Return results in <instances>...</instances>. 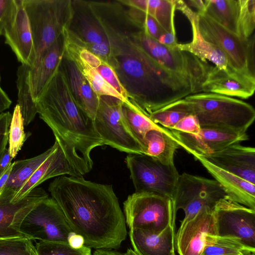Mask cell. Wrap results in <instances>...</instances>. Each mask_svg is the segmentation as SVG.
Returning a JSON list of instances; mask_svg holds the SVG:
<instances>
[{"label": "cell", "mask_w": 255, "mask_h": 255, "mask_svg": "<svg viewBox=\"0 0 255 255\" xmlns=\"http://www.w3.org/2000/svg\"><path fill=\"white\" fill-rule=\"evenodd\" d=\"M73 232L85 245L118 249L126 239L125 217L112 185L85 180L82 176H60L48 187Z\"/></svg>", "instance_id": "1"}, {"label": "cell", "mask_w": 255, "mask_h": 255, "mask_svg": "<svg viewBox=\"0 0 255 255\" xmlns=\"http://www.w3.org/2000/svg\"><path fill=\"white\" fill-rule=\"evenodd\" d=\"M202 157L217 167L255 184L254 147L235 143Z\"/></svg>", "instance_id": "18"}, {"label": "cell", "mask_w": 255, "mask_h": 255, "mask_svg": "<svg viewBox=\"0 0 255 255\" xmlns=\"http://www.w3.org/2000/svg\"><path fill=\"white\" fill-rule=\"evenodd\" d=\"M216 235L241 239L255 249V210L226 199L213 208Z\"/></svg>", "instance_id": "13"}, {"label": "cell", "mask_w": 255, "mask_h": 255, "mask_svg": "<svg viewBox=\"0 0 255 255\" xmlns=\"http://www.w3.org/2000/svg\"><path fill=\"white\" fill-rule=\"evenodd\" d=\"M61 66L35 101L39 117L51 128L67 160L80 176L89 172L91 153L104 145L94 120L77 105Z\"/></svg>", "instance_id": "3"}, {"label": "cell", "mask_w": 255, "mask_h": 255, "mask_svg": "<svg viewBox=\"0 0 255 255\" xmlns=\"http://www.w3.org/2000/svg\"><path fill=\"white\" fill-rule=\"evenodd\" d=\"M31 133L24 131V120L19 106H15L9 125L8 141L9 151L13 158L21 149L25 140Z\"/></svg>", "instance_id": "35"}, {"label": "cell", "mask_w": 255, "mask_h": 255, "mask_svg": "<svg viewBox=\"0 0 255 255\" xmlns=\"http://www.w3.org/2000/svg\"><path fill=\"white\" fill-rule=\"evenodd\" d=\"M30 66L21 64L17 70L16 81L18 90L17 105L19 106L24 120V125L28 126L34 119L37 113L35 102L32 99L28 83Z\"/></svg>", "instance_id": "33"}, {"label": "cell", "mask_w": 255, "mask_h": 255, "mask_svg": "<svg viewBox=\"0 0 255 255\" xmlns=\"http://www.w3.org/2000/svg\"><path fill=\"white\" fill-rule=\"evenodd\" d=\"M129 14L132 22L155 39L165 32L152 17L140 10L131 7Z\"/></svg>", "instance_id": "40"}, {"label": "cell", "mask_w": 255, "mask_h": 255, "mask_svg": "<svg viewBox=\"0 0 255 255\" xmlns=\"http://www.w3.org/2000/svg\"><path fill=\"white\" fill-rule=\"evenodd\" d=\"M124 119L128 129L141 145L145 153V136L150 130L156 128L159 125L154 123L148 116L143 113L133 104L123 103Z\"/></svg>", "instance_id": "32"}, {"label": "cell", "mask_w": 255, "mask_h": 255, "mask_svg": "<svg viewBox=\"0 0 255 255\" xmlns=\"http://www.w3.org/2000/svg\"><path fill=\"white\" fill-rule=\"evenodd\" d=\"M180 147L194 157L206 156L225 147L249 139L246 132L212 128H201L196 134L170 130Z\"/></svg>", "instance_id": "14"}, {"label": "cell", "mask_w": 255, "mask_h": 255, "mask_svg": "<svg viewBox=\"0 0 255 255\" xmlns=\"http://www.w3.org/2000/svg\"><path fill=\"white\" fill-rule=\"evenodd\" d=\"M129 236L134 251L138 255H176L174 225L159 233L131 229Z\"/></svg>", "instance_id": "23"}, {"label": "cell", "mask_w": 255, "mask_h": 255, "mask_svg": "<svg viewBox=\"0 0 255 255\" xmlns=\"http://www.w3.org/2000/svg\"><path fill=\"white\" fill-rule=\"evenodd\" d=\"M238 35L249 38L255 28V0H238Z\"/></svg>", "instance_id": "37"}, {"label": "cell", "mask_w": 255, "mask_h": 255, "mask_svg": "<svg viewBox=\"0 0 255 255\" xmlns=\"http://www.w3.org/2000/svg\"><path fill=\"white\" fill-rule=\"evenodd\" d=\"M8 148H5L0 155V178L12 163Z\"/></svg>", "instance_id": "46"}, {"label": "cell", "mask_w": 255, "mask_h": 255, "mask_svg": "<svg viewBox=\"0 0 255 255\" xmlns=\"http://www.w3.org/2000/svg\"><path fill=\"white\" fill-rule=\"evenodd\" d=\"M174 2L176 9L180 10L188 19L192 30V41L184 44L178 43L177 48L193 54L203 61L211 62L231 76H242L229 67L225 55L216 45L202 37L199 30L196 12L193 11L184 0H174Z\"/></svg>", "instance_id": "17"}, {"label": "cell", "mask_w": 255, "mask_h": 255, "mask_svg": "<svg viewBox=\"0 0 255 255\" xmlns=\"http://www.w3.org/2000/svg\"><path fill=\"white\" fill-rule=\"evenodd\" d=\"M122 255H138L134 251L131 249H128L126 253L122 254Z\"/></svg>", "instance_id": "52"}, {"label": "cell", "mask_w": 255, "mask_h": 255, "mask_svg": "<svg viewBox=\"0 0 255 255\" xmlns=\"http://www.w3.org/2000/svg\"><path fill=\"white\" fill-rule=\"evenodd\" d=\"M184 1L187 5H189L195 7L197 10V13L203 14L204 13L205 6L204 0H189Z\"/></svg>", "instance_id": "49"}, {"label": "cell", "mask_w": 255, "mask_h": 255, "mask_svg": "<svg viewBox=\"0 0 255 255\" xmlns=\"http://www.w3.org/2000/svg\"><path fill=\"white\" fill-rule=\"evenodd\" d=\"M66 62L65 73L75 102L83 112L94 120L100 97L93 91L76 64L69 59H66Z\"/></svg>", "instance_id": "25"}, {"label": "cell", "mask_w": 255, "mask_h": 255, "mask_svg": "<svg viewBox=\"0 0 255 255\" xmlns=\"http://www.w3.org/2000/svg\"><path fill=\"white\" fill-rule=\"evenodd\" d=\"M64 175L80 176L69 163L57 142L54 150L15 192L12 201L17 202L20 200L31 190L48 179Z\"/></svg>", "instance_id": "21"}, {"label": "cell", "mask_w": 255, "mask_h": 255, "mask_svg": "<svg viewBox=\"0 0 255 255\" xmlns=\"http://www.w3.org/2000/svg\"><path fill=\"white\" fill-rule=\"evenodd\" d=\"M144 141L145 154L164 164L174 163V153L180 147L170 130L159 126L146 133Z\"/></svg>", "instance_id": "26"}, {"label": "cell", "mask_w": 255, "mask_h": 255, "mask_svg": "<svg viewBox=\"0 0 255 255\" xmlns=\"http://www.w3.org/2000/svg\"><path fill=\"white\" fill-rule=\"evenodd\" d=\"M216 235L213 209L205 207L180 226L176 234L179 255H202L207 236Z\"/></svg>", "instance_id": "16"}, {"label": "cell", "mask_w": 255, "mask_h": 255, "mask_svg": "<svg viewBox=\"0 0 255 255\" xmlns=\"http://www.w3.org/2000/svg\"><path fill=\"white\" fill-rule=\"evenodd\" d=\"M13 163L12 162L5 172L0 178V194L3 189L5 187L6 183L9 178L11 170L12 169Z\"/></svg>", "instance_id": "50"}, {"label": "cell", "mask_w": 255, "mask_h": 255, "mask_svg": "<svg viewBox=\"0 0 255 255\" xmlns=\"http://www.w3.org/2000/svg\"></svg>", "instance_id": "54"}, {"label": "cell", "mask_w": 255, "mask_h": 255, "mask_svg": "<svg viewBox=\"0 0 255 255\" xmlns=\"http://www.w3.org/2000/svg\"><path fill=\"white\" fill-rule=\"evenodd\" d=\"M96 70L103 78L125 99L130 102V96L122 84L114 68L103 61L101 65Z\"/></svg>", "instance_id": "41"}, {"label": "cell", "mask_w": 255, "mask_h": 255, "mask_svg": "<svg viewBox=\"0 0 255 255\" xmlns=\"http://www.w3.org/2000/svg\"><path fill=\"white\" fill-rule=\"evenodd\" d=\"M132 37L141 48L159 65L172 73L190 80L198 93L210 66L196 56L177 47L169 48L140 30Z\"/></svg>", "instance_id": "8"}, {"label": "cell", "mask_w": 255, "mask_h": 255, "mask_svg": "<svg viewBox=\"0 0 255 255\" xmlns=\"http://www.w3.org/2000/svg\"><path fill=\"white\" fill-rule=\"evenodd\" d=\"M255 91V80L242 76H231L225 71L211 65L200 92L211 93L246 99Z\"/></svg>", "instance_id": "20"}, {"label": "cell", "mask_w": 255, "mask_h": 255, "mask_svg": "<svg viewBox=\"0 0 255 255\" xmlns=\"http://www.w3.org/2000/svg\"><path fill=\"white\" fill-rule=\"evenodd\" d=\"M223 199L228 200V197L217 181L183 173L179 176L172 201L175 215L179 209L184 211L182 226L201 209H213Z\"/></svg>", "instance_id": "11"}, {"label": "cell", "mask_w": 255, "mask_h": 255, "mask_svg": "<svg viewBox=\"0 0 255 255\" xmlns=\"http://www.w3.org/2000/svg\"><path fill=\"white\" fill-rule=\"evenodd\" d=\"M12 101L0 86V114L8 109Z\"/></svg>", "instance_id": "48"}, {"label": "cell", "mask_w": 255, "mask_h": 255, "mask_svg": "<svg viewBox=\"0 0 255 255\" xmlns=\"http://www.w3.org/2000/svg\"><path fill=\"white\" fill-rule=\"evenodd\" d=\"M0 255H37L31 240L25 237L0 240Z\"/></svg>", "instance_id": "39"}, {"label": "cell", "mask_w": 255, "mask_h": 255, "mask_svg": "<svg viewBox=\"0 0 255 255\" xmlns=\"http://www.w3.org/2000/svg\"><path fill=\"white\" fill-rule=\"evenodd\" d=\"M93 255H122V254L106 249H97L94 252Z\"/></svg>", "instance_id": "51"}, {"label": "cell", "mask_w": 255, "mask_h": 255, "mask_svg": "<svg viewBox=\"0 0 255 255\" xmlns=\"http://www.w3.org/2000/svg\"><path fill=\"white\" fill-rule=\"evenodd\" d=\"M119 1L149 15L165 32H175L174 0H128Z\"/></svg>", "instance_id": "27"}, {"label": "cell", "mask_w": 255, "mask_h": 255, "mask_svg": "<svg viewBox=\"0 0 255 255\" xmlns=\"http://www.w3.org/2000/svg\"><path fill=\"white\" fill-rule=\"evenodd\" d=\"M16 7V0H0V36L14 16Z\"/></svg>", "instance_id": "42"}, {"label": "cell", "mask_w": 255, "mask_h": 255, "mask_svg": "<svg viewBox=\"0 0 255 255\" xmlns=\"http://www.w3.org/2000/svg\"><path fill=\"white\" fill-rule=\"evenodd\" d=\"M197 14L201 35L224 53L229 67L242 76L255 80L254 34L249 38H242L228 31L207 15Z\"/></svg>", "instance_id": "6"}, {"label": "cell", "mask_w": 255, "mask_h": 255, "mask_svg": "<svg viewBox=\"0 0 255 255\" xmlns=\"http://www.w3.org/2000/svg\"><path fill=\"white\" fill-rule=\"evenodd\" d=\"M30 26L36 67L49 47L70 27L74 17L70 0H22Z\"/></svg>", "instance_id": "5"}, {"label": "cell", "mask_w": 255, "mask_h": 255, "mask_svg": "<svg viewBox=\"0 0 255 255\" xmlns=\"http://www.w3.org/2000/svg\"><path fill=\"white\" fill-rule=\"evenodd\" d=\"M126 162L135 192L157 194L172 200L180 174L173 163L164 164L146 154H128Z\"/></svg>", "instance_id": "9"}, {"label": "cell", "mask_w": 255, "mask_h": 255, "mask_svg": "<svg viewBox=\"0 0 255 255\" xmlns=\"http://www.w3.org/2000/svg\"><path fill=\"white\" fill-rule=\"evenodd\" d=\"M190 115L189 109L182 99L153 112L148 117L154 123L170 130Z\"/></svg>", "instance_id": "34"}, {"label": "cell", "mask_w": 255, "mask_h": 255, "mask_svg": "<svg viewBox=\"0 0 255 255\" xmlns=\"http://www.w3.org/2000/svg\"><path fill=\"white\" fill-rule=\"evenodd\" d=\"M68 244L73 248L78 249L85 245V241L82 236L73 232L68 239Z\"/></svg>", "instance_id": "47"}, {"label": "cell", "mask_w": 255, "mask_h": 255, "mask_svg": "<svg viewBox=\"0 0 255 255\" xmlns=\"http://www.w3.org/2000/svg\"><path fill=\"white\" fill-rule=\"evenodd\" d=\"M15 191L5 187L0 194V240L25 236L13 229L40 201L48 197L41 187L31 190L22 199L13 202Z\"/></svg>", "instance_id": "15"}, {"label": "cell", "mask_w": 255, "mask_h": 255, "mask_svg": "<svg viewBox=\"0 0 255 255\" xmlns=\"http://www.w3.org/2000/svg\"><path fill=\"white\" fill-rule=\"evenodd\" d=\"M64 57L62 35L49 47L35 68L30 66L28 83L35 102L55 73L61 66Z\"/></svg>", "instance_id": "24"}, {"label": "cell", "mask_w": 255, "mask_h": 255, "mask_svg": "<svg viewBox=\"0 0 255 255\" xmlns=\"http://www.w3.org/2000/svg\"><path fill=\"white\" fill-rule=\"evenodd\" d=\"M16 11L11 22L4 29L2 35L21 64L31 67L35 53L28 18L22 0H16Z\"/></svg>", "instance_id": "19"}, {"label": "cell", "mask_w": 255, "mask_h": 255, "mask_svg": "<svg viewBox=\"0 0 255 255\" xmlns=\"http://www.w3.org/2000/svg\"><path fill=\"white\" fill-rule=\"evenodd\" d=\"M57 142L45 152L35 157L13 162V165L5 187H10L16 192L30 177L54 150Z\"/></svg>", "instance_id": "31"}, {"label": "cell", "mask_w": 255, "mask_h": 255, "mask_svg": "<svg viewBox=\"0 0 255 255\" xmlns=\"http://www.w3.org/2000/svg\"><path fill=\"white\" fill-rule=\"evenodd\" d=\"M35 248L37 255H91V249L85 245L75 249L66 243L40 241Z\"/></svg>", "instance_id": "38"}, {"label": "cell", "mask_w": 255, "mask_h": 255, "mask_svg": "<svg viewBox=\"0 0 255 255\" xmlns=\"http://www.w3.org/2000/svg\"><path fill=\"white\" fill-rule=\"evenodd\" d=\"M253 253L255 249L238 238L208 235L202 255H250Z\"/></svg>", "instance_id": "30"}, {"label": "cell", "mask_w": 255, "mask_h": 255, "mask_svg": "<svg viewBox=\"0 0 255 255\" xmlns=\"http://www.w3.org/2000/svg\"><path fill=\"white\" fill-rule=\"evenodd\" d=\"M13 229L30 240L66 244L73 233L57 203L49 197L38 203Z\"/></svg>", "instance_id": "10"}, {"label": "cell", "mask_w": 255, "mask_h": 255, "mask_svg": "<svg viewBox=\"0 0 255 255\" xmlns=\"http://www.w3.org/2000/svg\"><path fill=\"white\" fill-rule=\"evenodd\" d=\"M64 57L72 61L84 76L93 91L99 96H110L117 98L128 105L132 104L128 101L112 87L101 76L96 69L88 65L77 53L63 45Z\"/></svg>", "instance_id": "28"}, {"label": "cell", "mask_w": 255, "mask_h": 255, "mask_svg": "<svg viewBox=\"0 0 255 255\" xmlns=\"http://www.w3.org/2000/svg\"><path fill=\"white\" fill-rule=\"evenodd\" d=\"M172 129L184 133L196 134L200 130L201 127L197 117L190 115L180 121Z\"/></svg>", "instance_id": "43"}, {"label": "cell", "mask_w": 255, "mask_h": 255, "mask_svg": "<svg viewBox=\"0 0 255 255\" xmlns=\"http://www.w3.org/2000/svg\"><path fill=\"white\" fill-rule=\"evenodd\" d=\"M126 223L128 228L159 233L175 225L176 215L171 199L152 193L134 192L124 203Z\"/></svg>", "instance_id": "7"}, {"label": "cell", "mask_w": 255, "mask_h": 255, "mask_svg": "<svg viewBox=\"0 0 255 255\" xmlns=\"http://www.w3.org/2000/svg\"><path fill=\"white\" fill-rule=\"evenodd\" d=\"M123 103L114 97L100 96L94 119L96 130L104 144L128 154H144L126 125Z\"/></svg>", "instance_id": "12"}, {"label": "cell", "mask_w": 255, "mask_h": 255, "mask_svg": "<svg viewBox=\"0 0 255 255\" xmlns=\"http://www.w3.org/2000/svg\"><path fill=\"white\" fill-rule=\"evenodd\" d=\"M78 36L84 42L90 44L111 43L100 24L89 16L81 14L78 25Z\"/></svg>", "instance_id": "36"}, {"label": "cell", "mask_w": 255, "mask_h": 255, "mask_svg": "<svg viewBox=\"0 0 255 255\" xmlns=\"http://www.w3.org/2000/svg\"><path fill=\"white\" fill-rule=\"evenodd\" d=\"M255 255V253H253L252 254H251V255Z\"/></svg>", "instance_id": "53"}, {"label": "cell", "mask_w": 255, "mask_h": 255, "mask_svg": "<svg viewBox=\"0 0 255 255\" xmlns=\"http://www.w3.org/2000/svg\"><path fill=\"white\" fill-rule=\"evenodd\" d=\"M183 99L201 128L246 132L255 119V110L251 105L233 97L201 92Z\"/></svg>", "instance_id": "4"}, {"label": "cell", "mask_w": 255, "mask_h": 255, "mask_svg": "<svg viewBox=\"0 0 255 255\" xmlns=\"http://www.w3.org/2000/svg\"><path fill=\"white\" fill-rule=\"evenodd\" d=\"M157 40L160 44L171 49L176 48L178 44L176 33L173 32H165L162 33Z\"/></svg>", "instance_id": "45"}, {"label": "cell", "mask_w": 255, "mask_h": 255, "mask_svg": "<svg viewBox=\"0 0 255 255\" xmlns=\"http://www.w3.org/2000/svg\"><path fill=\"white\" fill-rule=\"evenodd\" d=\"M204 13L228 31L238 35V0H204Z\"/></svg>", "instance_id": "29"}, {"label": "cell", "mask_w": 255, "mask_h": 255, "mask_svg": "<svg viewBox=\"0 0 255 255\" xmlns=\"http://www.w3.org/2000/svg\"><path fill=\"white\" fill-rule=\"evenodd\" d=\"M11 118L12 115L9 112L0 114V155L6 148Z\"/></svg>", "instance_id": "44"}, {"label": "cell", "mask_w": 255, "mask_h": 255, "mask_svg": "<svg viewBox=\"0 0 255 255\" xmlns=\"http://www.w3.org/2000/svg\"><path fill=\"white\" fill-rule=\"evenodd\" d=\"M226 193L228 200L255 210V184L212 164L201 156H196Z\"/></svg>", "instance_id": "22"}, {"label": "cell", "mask_w": 255, "mask_h": 255, "mask_svg": "<svg viewBox=\"0 0 255 255\" xmlns=\"http://www.w3.org/2000/svg\"><path fill=\"white\" fill-rule=\"evenodd\" d=\"M112 45L110 66L128 93L131 103L146 115L198 92L190 80L154 61L132 37L130 40L117 34Z\"/></svg>", "instance_id": "2"}]
</instances>
